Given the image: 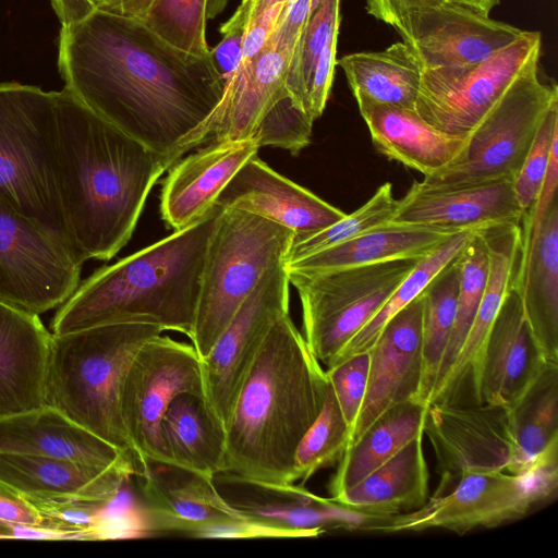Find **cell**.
Wrapping results in <instances>:
<instances>
[{"label":"cell","mask_w":558,"mask_h":558,"mask_svg":"<svg viewBox=\"0 0 558 558\" xmlns=\"http://www.w3.org/2000/svg\"><path fill=\"white\" fill-rule=\"evenodd\" d=\"M65 88L97 116L177 162L208 140L225 81L211 56L185 52L143 21L101 10L61 26Z\"/></svg>","instance_id":"cell-1"},{"label":"cell","mask_w":558,"mask_h":558,"mask_svg":"<svg viewBox=\"0 0 558 558\" xmlns=\"http://www.w3.org/2000/svg\"><path fill=\"white\" fill-rule=\"evenodd\" d=\"M57 160L65 222L83 262L109 260L130 241L150 190L175 163L65 87L59 92Z\"/></svg>","instance_id":"cell-2"},{"label":"cell","mask_w":558,"mask_h":558,"mask_svg":"<svg viewBox=\"0 0 558 558\" xmlns=\"http://www.w3.org/2000/svg\"><path fill=\"white\" fill-rule=\"evenodd\" d=\"M326 369L289 314L269 330L226 427L222 474L230 482L293 483L296 448L327 393Z\"/></svg>","instance_id":"cell-3"},{"label":"cell","mask_w":558,"mask_h":558,"mask_svg":"<svg viewBox=\"0 0 558 558\" xmlns=\"http://www.w3.org/2000/svg\"><path fill=\"white\" fill-rule=\"evenodd\" d=\"M221 206L194 223L95 270L56 312L52 335L147 323L191 338L208 241Z\"/></svg>","instance_id":"cell-4"},{"label":"cell","mask_w":558,"mask_h":558,"mask_svg":"<svg viewBox=\"0 0 558 558\" xmlns=\"http://www.w3.org/2000/svg\"><path fill=\"white\" fill-rule=\"evenodd\" d=\"M162 331L147 323H113L51 338L45 405L130 456L137 474L140 465L121 417L120 389L135 353Z\"/></svg>","instance_id":"cell-5"},{"label":"cell","mask_w":558,"mask_h":558,"mask_svg":"<svg viewBox=\"0 0 558 558\" xmlns=\"http://www.w3.org/2000/svg\"><path fill=\"white\" fill-rule=\"evenodd\" d=\"M58 104L59 92L0 84V199L37 222L82 260L69 233L59 191Z\"/></svg>","instance_id":"cell-6"},{"label":"cell","mask_w":558,"mask_h":558,"mask_svg":"<svg viewBox=\"0 0 558 558\" xmlns=\"http://www.w3.org/2000/svg\"><path fill=\"white\" fill-rule=\"evenodd\" d=\"M295 233L262 216L221 207L211 231L190 340L207 355L271 267L284 263Z\"/></svg>","instance_id":"cell-7"},{"label":"cell","mask_w":558,"mask_h":558,"mask_svg":"<svg viewBox=\"0 0 558 558\" xmlns=\"http://www.w3.org/2000/svg\"><path fill=\"white\" fill-rule=\"evenodd\" d=\"M418 260L405 258L320 271L287 268L302 306V335L316 359L330 366Z\"/></svg>","instance_id":"cell-8"},{"label":"cell","mask_w":558,"mask_h":558,"mask_svg":"<svg viewBox=\"0 0 558 558\" xmlns=\"http://www.w3.org/2000/svg\"><path fill=\"white\" fill-rule=\"evenodd\" d=\"M558 100L555 82L544 83L538 64L520 76L470 134L464 155L424 177L430 184H474L514 179L536 136L541 122Z\"/></svg>","instance_id":"cell-9"},{"label":"cell","mask_w":558,"mask_h":558,"mask_svg":"<svg viewBox=\"0 0 558 558\" xmlns=\"http://www.w3.org/2000/svg\"><path fill=\"white\" fill-rule=\"evenodd\" d=\"M184 392L204 396L202 359L194 345L161 333L146 341L124 374L119 398L140 474L149 463L170 464L161 421L171 401Z\"/></svg>","instance_id":"cell-10"},{"label":"cell","mask_w":558,"mask_h":558,"mask_svg":"<svg viewBox=\"0 0 558 558\" xmlns=\"http://www.w3.org/2000/svg\"><path fill=\"white\" fill-rule=\"evenodd\" d=\"M542 35L523 31L510 45L473 64L425 70L416 113L435 129L466 137L506 90L538 64Z\"/></svg>","instance_id":"cell-11"},{"label":"cell","mask_w":558,"mask_h":558,"mask_svg":"<svg viewBox=\"0 0 558 558\" xmlns=\"http://www.w3.org/2000/svg\"><path fill=\"white\" fill-rule=\"evenodd\" d=\"M83 262L41 226L0 199V302L39 315L81 282Z\"/></svg>","instance_id":"cell-12"},{"label":"cell","mask_w":558,"mask_h":558,"mask_svg":"<svg viewBox=\"0 0 558 558\" xmlns=\"http://www.w3.org/2000/svg\"><path fill=\"white\" fill-rule=\"evenodd\" d=\"M543 502L525 474L506 471L463 474L446 492L428 497L418 509L383 518L368 532L400 533L444 529L465 534L523 519Z\"/></svg>","instance_id":"cell-13"},{"label":"cell","mask_w":558,"mask_h":558,"mask_svg":"<svg viewBox=\"0 0 558 558\" xmlns=\"http://www.w3.org/2000/svg\"><path fill=\"white\" fill-rule=\"evenodd\" d=\"M284 263L268 269L202 359L204 398L225 428L240 389L269 330L289 314Z\"/></svg>","instance_id":"cell-14"},{"label":"cell","mask_w":558,"mask_h":558,"mask_svg":"<svg viewBox=\"0 0 558 558\" xmlns=\"http://www.w3.org/2000/svg\"><path fill=\"white\" fill-rule=\"evenodd\" d=\"M423 433L429 439L440 475L434 495L446 492L466 473L507 471L513 458L509 409L504 407L432 402Z\"/></svg>","instance_id":"cell-15"},{"label":"cell","mask_w":558,"mask_h":558,"mask_svg":"<svg viewBox=\"0 0 558 558\" xmlns=\"http://www.w3.org/2000/svg\"><path fill=\"white\" fill-rule=\"evenodd\" d=\"M392 27L415 54L423 71L481 62L523 32L450 0L412 10Z\"/></svg>","instance_id":"cell-16"},{"label":"cell","mask_w":558,"mask_h":558,"mask_svg":"<svg viewBox=\"0 0 558 558\" xmlns=\"http://www.w3.org/2000/svg\"><path fill=\"white\" fill-rule=\"evenodd\" d=\"M513 179L474 184H430L414 181L398 199L390 222L460 232L495 225H520Z\"/></svg>","instance_id":"cell-17"},{"label":"cell","mask_w":558,"mask_h":558,"mask_svg":"<svg viewBox=\"0 0 558 558\" xmlns=\"http://www.w3.org/2000/svg\"><path fill=\"white\" fill-rule=\"evenodd\" d=\"M423 312L421 293L387 323L369 348L366 391L348 447L389 408L411 399L420 400Z\"/></svg>","instance_id":"cell-18"},{"label":"cell","mask_w":558,"mask_h":558,"mask_svg":"<svg viewBox=\"0 0 558 558\" xmlns=\"http://www.w3.org/2000/svg\"><path fill=\"white\" fill-rule=\"evenodd\" d=\"M480 232L488 256L484 292L465 340L429 403H481L478 380L484 348L504 299L513 286L520 257L521 228L520 225H495L484 227Z\"/></svg>","instance_id":"cell-19"},{"label":"cell","mask_w":558,"mask_h":558,"mask_svg":"<svg viewBox=\"0 0 558 558\" xmlns=\"http://www.w3.org/2000/svg\"><path fill=\"white\" fill-rule=\"evenodd\" d=\"M216 205L252 213L290 228L295 234L322 230L345 213L279 174L252 156L219 194Z\"/></svg>","instance_id":"cell-20"},{"label":"cell","mask_w":558,"mask_h":558,"mask_svg":"<svg viewBox=\"0 0 558 558\" xmlns=\"http://www.w3.org/2000/svg\"><path fill=\"white\" fill-rule=\"evenodd\" d=\"M259 146L253 138L230 141L211 138L170 167L160 195V214L167 227L181 230L202 217L238 170Z\"/></svg>","instance_id":"cell-21"},{"label":"cell","mask_w":558,"mask_h":558,"mask_svg":"<svg viewBox=\"0 0 558 558\" xmlns=\"http://www.w3.org/2000/svg\"><path fill=\"white\" fill-rule=\"evenodd\" d=\"M549 363L531 332L512 286L484 348L480 402L511 409Z\"/></svg>","instance_id":"cell-22"},{"label":"cell","mask_w":558,"mask_h":558,"mask_svg":"<svg viewBox=\"0 0 558 558\" xmlns=\"http://www.w3.org/2000/svg\"><path fill=\"white\" fill-rule=\"evenodd\" d=\"M136 470L100 466L40 456L0 452V485L25 499L110 502Z\"/></svg>","instance_id":"cell-23"},{"label":"cell","mask_w":558,"mask_h":558,"mask_svg":"<svg viewBox=\"0 0 558 558\" xmlns=\"http://www.w3.org/2000/svg\"><path fill=\"white\" fill-rule=\"evenodd\" d=\"M140 492L151 535L187 536L195 527L244 513L223 498L214 481L174 465L149 463Z\"/></svg>","instance_id":"cell-24"},{"label":"cell","mask_w":558,"mask_h":558,"mask_svg":"<svg viewBox=\"0 0 558 558\" xmlns=\"http://www.w3.org/2000/svg\"><path fill=\"white\" fill-rule=\"evenodd\" d=\"M294 44L276 33L247 69L225 84V92L208 124V140L252 138L256 128L284 95Z\"/></svg>","instance_id":"cell-25"},{"label":"cell","mask_w":558,"mask_h":558,"mask_svg":"<svg viewBox=\"0 0 558 558\" xmlns=\"http://www.w3.org/2000/svg\"><path fill=\"white\" fill-rule=\"evenodd\" d=\"M0 452L116 466L134 460L59 410L43 405L0 418Z\"/></svg>","instance_id":"cell-26"},{"label":"cell","mask_w":558,"mask_h":558,"mask_svg":"<svg viewBox=\"0 0 558 558\" xmlns=\"http://www.w3.org/2000/svg\"><path fill=\"white\" fill-rule=\"evenodd\" d=\"M369 131L374 147L424 177L432 175L460 159L470 136L444 133L415 110L377 102L364 95H353Z\"/></svg>","instance_id":"cell-27"},{"label":"cell","mask_w":558,"mask_h":558,"mask_svg":"<svg viewBox=\"0 0 558 558\" xmlns=\"http://www.w3.org/2000/svg\"><path fill=\"white\" fill-rule=\"evenodd\" d=\"M51 338L39 315L0 302V418L45 405Z\"/></svg>","instance_id":"cell-28"},{"label":"cell","mask_w":558,"mask_h":558,"mask_svg":"<svg viewBox=\"0 0 558 558\" xmlns=\"http://www.w3.org/2000/svg\"><path fill=\"white\" fill-rule=\"evenodd\" d=\"M513 287L545 359L558 363V202L549 208Z\"/></svg>","instance_id":"cell-29"},{"label":"cell","mask_w":558,"mask_h":558,"mask_svg":"<svg viewBox=\"0 0 558 558\" xmlns=\"http://www.w3.org/2000/svg\"><path fill=\"white\" fill-rule=\"evenodd\" d=\"M420 434L362 481L331 500L387 518L421 508L428 499V466Z\"/></svg>","instance_id":"cell-30"},{"label":"cell","mask_w":558,"mask_h":558,"mask_svg":"<svg viewBox=\"0 0 558 558\" xmlns=\"http://www.w3.org/2000/svg\"><path fill=\"white\" fill-rule=\"evenodd\" d=\"M161 436L170 465L209 481L221 474L226 428L204 396L189 392L177 396L162 417Z\"/></svg>","instance_id":"cell-31"},{"label":"cell","mask_w":558,"mask_h":558,"mask_svg":"<svg viewBox=\"0 0 558 558\" xmlns=\"http://www.w3.org/2000/svg\"><path fill=\"white\" fill-rule=\"evenodd\" d=\"M245 484L257 492L258 498L231 505L245 514L301 530L308 537L337 530L367 531L380 519L314 495L302 484Z\"/></svg>","instance_id":"cell-32"},{"label":"cell","mask_w":558,"mask_h":558,"mask_svg":"<svg viewBox=\"0 0 558 558\" xmlns=\"http://www.w3.org/2000/svg\"><path fill=\"white\" fill-rule=\"evenodd\" d=\"M452 234L438 229L388 222L345 242L287 263L286 267L320 271L396 259H422Z\"/></svg>","instance_id":"cell-33"},{"label":"cell","mask_w":558,"mask_h":558,"mask_svg":"<svg viewBox=\"0 0 558 558\" xmlns=\"http://www.w3.org/2000/svg\"><path fill=\"white\" fill-rule=\"evenodd\" d=\"M428 404L411 399L381 413L343 452L328 490L330 498L352 487L423 433Z\"/></svg>","instance_id":"cell-34"},{"label":"cell","mask_w":558,"mask_h":558,"mask_svg":"<svg viewBox=\"0 0 558 558\" xmlns=\"http://www.w3.org/2000/svg\"><path fill=\"white\" fill-rule=\"evenodd\" d=\"M337 64L342 68L353 95L415 110L423 69L403 41L379 51L345 54Z\"/></svg>","instance_id":"cell-35"},{"label":"cell","mask_w":558,"mask_h":558,"mask_svg":"<svg viewBox=\"0 0 558 558\" xmlns=\"http://www.w3.org/2000/svg\"><path fill=\"white\" fill-rule=\"evenodd\" d=\"M514 439L513 458L507 471L524 474L547 446L558 438V364L549 363L509 409Z\"/></svg>","instance_id":"cell-36"},{"label":"cell","mask_w":558,"mask_h":558,"mask_svg":"<svg viewBox=\"0 0 558 558\" xmlns=\"http://www.w3.org/2000/svg\"><path fill=\"white\" fill-rule=\"evenodd\" d=\"M478 229L481 228L452 234L430 254L420 259L373 318L342 348L335 362L369 350L387 323L416 299L434 278L460 256Z\"/></svg>","instance_id":"cell-37"},{"label":"cell","mask_w":558,"mask_h":558,"mask_svg":"<svg viewBox=\"0 0 558 558\" xmlns=\"http://www.w3.org/2000/svg\"><path fill=\"white\" fill-rule=\"evenodd\" d=\"M460 282L458 258L422 292V377L420 400L428 404L454 323Z\"/></svg>","instance_id":"cell-38"},{"label":"cell","mask_w":558,"mask_h":558,"mask_svg":"<svg viewBox=\"0 0 558 558\" xmlns=\"http://www.w3.org/2000/svg\"><path fill=\"white\" fill-rule=\"evenodd\" d=\"M228 0H154L142 20L157 36L195 56L206 57L209 20L220 14Z\"/></svg>","instance_id":"cell-39"},{"label":"cell","mask_w":558,"mask_h":558,"mask_svg":"<svg viewBox=\"0 0 558 558\" xmlns=\"http://www.w3.org/2000/svg\"><path fill=\"white\" fill-rule=\"evenodd\" d=\"M339 27L340 0H313L286 80L287 90L304 111L316 64L327 46L338 39Z\"/></svg>","instance_id":"cell-40"},{"label":"cell","mask_w":558,"mask_h":558,"mask_svg":"<svg viewBox=\"0 0 558 558\" xmlns=\"http://www.w3.org/2000/svg\"><path fill=\"white\" fill-rule=\"evenodd\" d=\"M349 434L350 427L328 380L324 405L296 448L293 483L301 481L304 485L320 469L338 463L348 447Z\"/></svg>","instance_id":"cell-41"},{"label":"cell","mask_w":558,"mask_h":558,"mask_svg":"<svg viewBox=\"0 0 558 558\" xmlns=\"http://www.w3.org/2000/svg\"><path fill=\"white\" fill-rule=\"evenodd\" d=\"M481 229L475 232L458 257L460 282L456 317L433 393L451 368L470 330L484 292L488 271V256L480 232Z\"/></svg>","instance_id":"cell-42"},{"label":"cell","mask_w":558,"mask_h":558,"mask_svg":"<svg viewBox=\"0 0 558 558\" xmlns=\"http://www.w3.org/2000/svg\"><path fill=\"white\" fill-rule=\"evenodd\" d=\"M398 207L391 183L381 184L360 208L315 232L295 234L284 264L345 242L391 221Z\"/></svg>","instance_id":"cell-43"},{"label":"cell","mask_w":558,"mask_h":558,"mask_svg":"<svg viewBox=\"0 0 558 558\" xmlns=\"http://www.w3.org/2000/svg\"><path fill=\"white\" fill-rule=\"evenodd\" d=\"M313 122L307 112L287 94L266 113L252 138L259 148L271 146L298 155L311 142Z\"/></svg>","instance_id":"cell-44"},{"label":"cell","mask_w":558,"mask_h":558,"mask_svg":"<svg viewBox=\"0 0 558 558\" xmlns=\"http://www.w3.org/2000/svg\"><path fill=\"white\" fill-rule=\"evenodd\" d=\"M558 142V100L546 111L533 144L513 179L517 202L523 214L535 204L541 192L553 146Z\"/></svg>","instance_id":"cell-45"},{"label":"cell","mask_w":558,"mask_h":558,"mask_svg":"<svg viewBox=\"0 0 558 558\" xmlns=\"http://www.w3.org/2000/svg\"><path fill=\"white\" fill-rule=\"evenodd\" d=\"M26 500L40 513L46 527L64 533L66 539L89 541L92 532L111 502L83 499Z\"/></svg>","instance_id":"cell-46"},{"label":"cell","mask_w":558,"mask_h":558,"mask_svg":"<svg viewBox=\"0 0 558 558\" xmlns=\"http://www.w3.org/2000/svg\"><path fill=\"white\" fill-rule=\"evenodd\" d=\"M287 2L288 0L241 1L234 13L244 22L242 59L236 72L228 81L241 75L265 47L282 22Z\"/></svg>","instance_id":"cell-47"},{"label":"cell","mask_w":558,"mask_h":558,"mask_svg":"<svg viewBox=\"0 0 558 558\" xmlns=\"http://www.w3.org/2000/svg\"><path fill=\"white\" fill-rule=\"evenodd\" d=\"M369 351L357 352L327 367L326 375L350 427L356 420L366 391Z\"/></svg>","instance_id":"cell-48"},{"label":"cell","mask_w":558,"mask_h":558,"mask_svg":"<svg viewBox=\"0 0 558 558\" xmlns=\"http://www.w3.org/2000/svg\"><path fill=\"white\" fill-rule=\"evenodd\" d=\"M187 536L197 538L308 537L301 530L245 513L236 518L202 524L193 529Z\"/></svg>","instance_id":"cell-49"},{"label":"cell","mask_w":558,"mask_h":558,"mask_svg":"<svg viewBox=\"0 0 558 558\" xmlns=\"http://www.w3.org/2000/svg\"><path fill=\"white\" fill-rule=\"evenodd\" d=\"M222 39L210 50L211 60L226 82L236 72L242 59L244 22L235 13L220 26Z\"/></svg>","instance_id":"cell-50"},{"label":"cell","mask_w":558,"mask_h":558,"mask_svg":"<svg viewBox=\"0 0 558 558\" xmlns=\"http://www.w3.org/2000/svg\"><path fill=\"white\" fill-rule=\"evenodd\" d=\"M0 521L45 526L40 513L19 494L0 485ZM46 527V526H45Z\"/></svg>","instance_id":"cell-51"},{"label":"cell","mask_w":558,"mask_h":558,"mask_svg":"<svg viewBox=\"0 0 558 558\" xmlns=\"http://www.w3.org/2000/svg\"><path fill=\"white\" fill-rule=\"evenodd\" d=\"M439 0H366V12L392 26L405 13Z\"/></svg>","instance_id":"cell-52"},{"label":"cell","mask_w":558,"mask_h":558,"mask_svg":"<svg viewBox=\"0 0 558 558\" xmlns=\"http://www.w3.org/2000/svg\"><path fill=\"white\" fill-rule=\"evenodd\" d=\"M0 538L66 539L64 533L45 527L0 521Z\"/></svg>","instance_id":"cell-53"},{"label":"cell","mask_w":558,"mask_h":558,"mask_svg":"<svg viewBox=\"0 0 558 558\" xmlns=\"http://www.w3.org/2000/svg\"><path fill=\"white\" fill-rule=\"evenodd\" d=\"M153 1L154 0H106L98 10L142 21Z\"/></svg>","instance_id":"cell-54"},{"label":"cell","mask_w":558,"mask_h":558,"mask_svg":"<svg viewBox=\"0 0 558 558\" xmlns=\"http://www.w3.org/2000/svg\"><path fill=\"white\" fill-rule=\"evenodd\" d=\"M50 2L60 20L61 26L81 20L80 0H50Z\"/></svg>","instance_id":"cell-55"},{"label":"cell","mask_w":558,"mask_h":558,"mask_svg":"<svg viewBox=\"0 0 558 558\" xmlns=\"http://www.w3.org/2000/svg\"><path fill=\"white\" fill-rule=\"evenodd\" d=\"M469 8H472L476 11H480L486 15H489L492 10L497 7L500 0H450Z\"/></svg>","instance_id":"cell-56"},{"label":"cell","mask_w":558,"mask_h":558,"mask_svg":"<svg viewBox=\"0 0 558 558\" xmlns=\"http://www.w3.org/2000/svg\"><path fill=\"white\" fill-rule=\"evenodd\" d=\"M105 2L106 0H81V7L84 17L89 15L95 10L100 9Z\"/></svg>","instance_id":"cell-57"}]
</instances>
